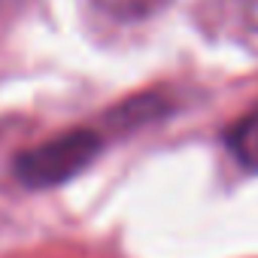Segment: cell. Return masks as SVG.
<instances>
[{
  "mask_svg": "<svg viewBox=\"0 0 258 258\" xmlns=\"http://www.w3.org/2000/svg\"><path fill=\"white\" fill-rule=\"evenodd\" d=\"M243 4V16H246V22L258 31V0H240Z\"/></svg>",
  "mask_w": 258,
  "mask_h": 258,
  "instance_id": "4",
  "label": "cell"
},
{
  "mask_svg": "<svg viewBox=\"0 0 258 258\" xmlns=\"http://www.w3.org/2000/svg\"><path fill=\"white\" fill-rule=\"evenodd\" d=\"M170 0H94V7L115 22H146L158 16Z\"/></svg>",
  "mask_w": 258,
  "mask_h": 258,
  "instance_id": "3",
  "label": "cell"
},
{
  "mask_svg": "<svg viewBox=\"0 0 258 258\" xmlns=\"http://www.w3.org/2000/svg\"><path fill=\"white\" fill-rule=\"evenodd\" d=\"M103 140L91 127H70L64 134H55L52 140L25 149L13 161V173L25 188L43 191V188H58L70 179H76L82 170L94 164L100 155Z\"/></svg>",
  "mask_w": 258,
  "mask_h": 258,
  "instance_id": "1",
  "label": "cell"
},
{
  "mask_svg": "<svg viewBox=\"0 0 258 258\" xmlns=\"http://www.w3.org/2000/svg\"><path fill=\"white\" fill-rule=\"evenodd\" d=\"M225 143H228V152L237 158L240 167L258 173V109L246 112L243 118H237L231 124Z\"/></svg>",
  "mask_w": 258,
  "mask_h": 258,
  "instance_id": "2",
  "label": "cell"
}]
</instances>
